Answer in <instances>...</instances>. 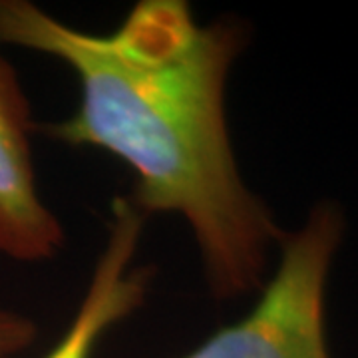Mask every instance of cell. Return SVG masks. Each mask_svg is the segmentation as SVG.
Returning <instances> with one entry per match:
<instances>
[{"label":"cell","instance_id":"6da1fadb","mask_svg":"<svg viewBox=\"0 0 358 358\" xmlns=\"http://www.w3.org/2000/svg\"><path fill=\"white\" fill-rule=\"evenodd\" d=\"M0 42L74 72V114L36 129L124 162L140 213L187 223L213 299L235 301L265 285L287 233L245 183L231 143L227 80L249 42L245 24H203L185 0H140L114 32L92 34L32 2L0 0Z\"/></svg>","mask_w":358,"mask_h":358},{"label":"cell","instance_id":"7a4b0ae2","mask_svg":"<svg viewBox=\"0 0 358 358\" xmlns=\"http://www.w3.org/2000/svg\"><path fill=\"white\" fill-rule=\"evenodd\" d=\"M345 233L341 205L319 201L285 235L277 271L253 308L179 358H331L327 285Z\"/></svg>","mask_w":358,"mask_h":358},{"label":"cell","instance_id":"3957f363","mask_svg":"<svg viewBox=\"0 0 358 358\" xmlns=\"http://www.w3.org/2000/svg\"><path fill=\"white\" fill-rule=\"evenodd\" d=\"M34 131L18 74L0 56V255L20 263L48 261L64 245V227L38 192Z\"/></svg>","mask_w":358,"mask_h":358},{"label":"cell","instance_id":"277c9868","mask_svg":"<svg viewBox=\"0 0 358 358\" xmlns=\"http://www.w3.org/2000/svg\"><path fill=\"white\" fill-rule=\"evenodd\" d=\"M145 219L129 197L112 199L108 237L88 289L60 341L42 358H92L103 334L143 307L154 268L134 265V261Z\"/></svg>","mask_w":358,"mask_h":358},{"label":"cell","instance_id":"5b68a950","mask_svg":"<svg viewBox=\"0 0 358 358\" xmlns=\"http://www.w3.org/2000/svg\"><path fill=\"white\" fill-rule=\"evenodd\" d=\"M38 324L22 313L0 307V358H10L34 345Z\"/></svg>","mask_w":358,"mask_h":358}]
</instances>
